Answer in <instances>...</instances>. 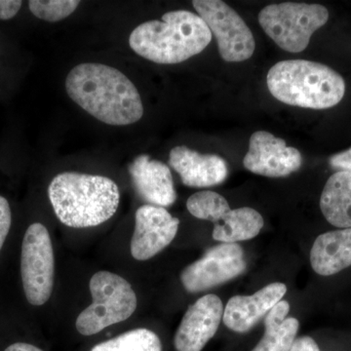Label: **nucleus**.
Listing matches in <instances>:
<instances>
[{
	"instance_id": "2",
	"label": "nucleus",
	"mask_w": 351,
	"mask_h": 351,
	"mask_svg": "<svg viewBox=\"0 0 351 351\" xmlns=\"http://www.w3.org/2000/svg\"><path fill=\"white\" fill-rule=\"evenodd\" d=\"M209 27L197 14L169 11L161 20L138 25L129 45L138 56L160 64L182 63L200 54L212 40Z\"/></svg>"
},
{
	"instance_id": "26",
	"label": "nucleus",
	"mask_w": 351,
	"mask_h": 351,
	"mask_svg": "<svg viewBox=\"0 0 351 351\" xmlns=\"http://www.w3.org/2000/svg\"><path fill=\"white\" fill-rule=\"evenodd\" d=\"M290 351H320L317 343L308 336L295 339Z\"/></svg>"
},
{
	"instance_id": "20",
	"label": "nucleus",
	"mask_w": 351,
	"mask_h": 351,
	"mask_svg": "<svg viewBox=\"0 0 351 351\" xmlns=\"http://www.w3.org/2000/svg\"><path fill=\"white\" fill-rule=\"evenodd\" d=\"M90 351H162V345L156 332L138 328L98 343Z\"/></svg>"
},
{
	"instance_id": "4",
	"label": "nucleus",
	"mask_w": 351,
	"mask_h": 351,
	"mask_svg": "<svg viewBox=\"0 0 351 351\" xmlns=\"http://www.w3.org/2000/svg\"><path fill=\"white\" fill-rule=\"evenodd\" d=\"M270 93L293 107L326 110L338 105L346 82L336 71L307 60H286L274 64L267 76Z\"/></svg>"
},
{
	"instance_id": "9",
	"label": "nucleus",
	"mask_w": 351,
	"mask_h": 351,
	"mask_svg": "<svg viewBox=\"0 0 351 351\" xmlns=\"http://www.w3.org/2000/svg\"><path fill=\"white\" fill-rule=\"evenodd\" d=\"M246 265L239 244L223 243L209 249L202 258L186 267L180 278L188 292H204L239 276Z\"/></svg>"
},
{
	"instance_id": "24",
	"label": "nucleus",
	"mask_w": 351,
	"mask_h": 351,
	"mask_svg": "<svg viewBox=\"0 0 351 351\" xmlns=\"http://www.w3.org/2000/svg\"><path fill=\"white\" fill-rule=\"evenodd\" d=\"M329 164L332 169L337 170V172L341 171L351 173V149L330 157Z\"/></svg>"
},
{
	"instance_id": "7",
	"label": "nucleus",
	"mask_w": 351,
	"mask_h": 351,
	"mask_svg": "<svg viewBox=\"0 0 351 351\" xmlns=\"http://www.w3.org/2000/svg\"><path fill=\"white\" fill-rule=\"evenodd\" d=\"M21 276L27 302L36 306L46 304L54 285L55 258L49 232L43 223H32L25 233Z\"/></svg>"
},
{
	"instance_id": "19",
	"label": "nucleus",
	"mask_w": 351,
	"mask_h": 351,
	"mask_svg": "<svg viewBox=\"0 0 351 351\" xmlns=\"http://www.w3.org/2000/svg\"><path fill=\"white\" fill-rule=\"evenodd\" d=\"M265 221L262 215L250 207L228 210L215 223L213 239L223 243H237L257 237Z\"/></svg>"
},
{
	"instance_id": "25",
	"label": "nucleus",
	"mask_w": 351,
	"mask_h": 351,
	"mask_svg": "<svg viewBox=\"0 0 351 351\" xmlns=\"http://www.w3.org/2000/svg\"><path fill=\"white\" fill-rule=\"evenodd\" d=\"M20 0H0V20H10L17 15L22 7Z\"/></svg>"
},
{
	"instance_id": "8",
	"label": "nucleus",
	"mask_w": 351,
	"mask_h": 351,
	"mask_svg": "<svg viewBox=\"0 0 351 351\" xmlns=\"http://www.w3.org/2000/svg\"><path fill=\"white\" fill-rule=\"evenodd\" d=\"M193 7L216 38L221 57L228 63H240L253 56L256 41L245 21L221 0H195Z\"/></svg>"
},
{
	"instance_id": "3",
	"label": "nucleus",
	"mask_w": 351,
	"mask_h": 351,
	"mask_svg": "<svg viewBox=\"0 0 351 351\" xmlns=\"http://www.w3.org/2000/svg\"><path fill=\"white\" fill-rule=\"evenodd\" d=\"M48 195L58 219L69 228L97 226L117 212L119 186L103 176L64 172L57 175L48 188Z\"/></svg>"
},
{
	"instance_id": "12",
	"label": "nucleus",
	"mask_w": 351,
	"mask_h": 351,
	"mask_svg": "<svg viewBox=\"0 0 351 351\" xmlns=\"http://www.w3.org/2000/svg\"><path fill=\"white\" fill-rule=\"evenodd\" d=\"M223 302L218 295H203L188 311L176 332L177 351H201L217 331L223 316Z\"/></svg>"
},
{
	"instance_id": "1",
	"label": "nucleus",
	"mask_w": 351,
	"mask_h": 351,
	"mask_svg": "<svg viewBox=\"0 0 351 351\" xmlns=\"http://www.w3.org/2000/svg\"><path fill=\"white\" fill-rule=\"evenodd\" d=\"M66 90L76 105L108 125H130L144 115L137 88L112 66L78 64L66 76Z\"/></svg>"
},
{
	"instance_id": "13",
	"label": "nucleus",
	"mask_w": 351,
	"mask_h": 351,
	"mask_svg": "<svg viewBox=\"0 0 351 351\" xmlns=\"http://www.w3.org/2000/svg\"><path fill=\"white\" fill-rule=\"evenodd\" d=\"M169 164L180 175L182 184L189 188H210L226 181L228 163L217 154H202L179 145L171 149Z\"/></svg>"
},
{
	"instance_id": "16",
	"label": "nucleus",
	"mask_w": 351,
	"mask_h": 351,
	"mask_svg": "<svg viewBox=\"0 0 351 351\" xmlns=\"http://www.w3.org/2000/svg\"><path fill=\"white\" fill-rule=\"evenodd\" d=\"M311 265L321 276H331L351 265V228L320 234L311 251Z\"/></svg>"
},
{
	"instance_id": "17",
	"label": "nucleus",
	"mask_w": 351,
	"mask_h": 351,
	"mask_svg": "<svg viewBox=\"0 0 351 351\" xmlns=\"http://www.w3.org/2000/svg\"><path fill=\"white\" fill-rule=\"evenodd\" d=\"M320 209L332 226L351 228V173L339 171L328 179L321 195Z\"/></svg>"
},
{
	"instance_id": "10",
	"label": "nucleus",
	"mask_w": 351,
	"mask_h": 351,
	"mask_svg": "<svg viewBox=\"0 0 351 351\" xmlns=\"http://www.w3.org/2000/svg\"><path fill=\"white\" fill-rule=\"evenodd\" d=\"M302 164L301 152L267 131H257L251 136L243 159L247 170L269 178L287 177L297 172Z\"/></svg>"
},
{
	"instance_id": "22",
	"label": "nucleus",
	"mask_w": 351,
	"mask_h": 351,
	"mask_svg": "<svg viewBox=\"0 0 351 351\" xmlns=\"http://www.w3.org/2000/svg\"><path fill=\"white\" fill-rule=\"evenodd\" d=\"M80 4L76 0H32L29 7L38 19L56 23L71 16Z\"/></svg>"
},
{
	"instance_id": "6",
	"label": "nucleus",
	"mask_w": 351,
	"mask_h": 351,
	"mask_svg": "<svg viewBox=\"0 0 351 351\" xmlns=\"http://www.w3.org/2000/svg\"><path fill=\"white\" fill-rule=\"evenodd\" d=\"M263 32L284 51L301 53L306 49L314 32L329 20V11L320 4H270L258 16Z\"/></svg>"
},
{
	"instance_id": "21",
	"label": "nucleus",
	"mask_w": 351,
	"mask_h": 351,
	"mask_svg": "<svg viewBox=\"0 0 351 351\" xmlns=\"http://www.w3.org/2000/svg\"><path fill=\"white\" fill-rule=\"evenodd\" d=\"M189 213L195 218L216 223L223 214L230 210L228 200L215 191L196 193L186 201Z\"/></svg>"
},
{
	"instance_id": "18",
	"label": "nucleus",
	"mask_w": 351,
	"mask_h": 351,
	"mask_svg": "<svg viewBox=\"0 0 351 351\" xmlns=\"http://www.w3.org/2000/svg\"><path fill=\"white\" fill-rule=\"evenodd\" d=\"M290 311L287 301H280L267 313L265 334L252 351H290L299 331V320L286 318Z\"/></svg>"
},
{
	"instance_id": "23",
	"label": "nucleus",
	"mask_w": 351,
	"mask_h": 351,
	"mask_svg": "<svg viewBox=\"0 0 351 351\" xmlns=\"http://www.w3.org/2000/svg\"><path fill=\"white\" fill-rule=\"evenodd\" d=\"M11 223H12V214H11L10 205L6 198L0 196V251L10 230Z\"/></svg>"
},
{
	"instance_id": "11",
	"label": "nucleus",
	"mask_w": 351,
	"mask_h": 351,
	"mask_svg": "<svg viewBox=\"0 0 351 351\" xmlns=\"http://www.w3.org/2000/svg\"><path fill=\"white\" fill-rule=\"evenodd\" d=\"M180 219L163 207L143 205L135 215V230L131 239V255L147 261L164 250L174 240Z\"/></svg>"
},
{
	"instance_id": "14",
	"label": "nucleus",
	"mask_w": 351,
	"mask_h": 351,
	"mask_svg": "<svg viewBox=\"0 0 351 351\" xmlns=\"http://www.w3.org/2000/svg\"><path fill=\"white\" fill-rule=\"evenodd\" d=\"M129 173L138 196L149 204L165 208L177 200L172 173L166 164L141 154L129 165Z\"/></svg>"
},
{
	"instance_id": "27",
	"label": "nucleus",
	"mask_w": 351,
	"mask_h": 351,
	"mask_svg": "<svg viewBox=\"0 0 351 351\" xmlns=\"http://www.w3.org/2000/svg\"><path fill=\"white\" fill-rule=\"evenodd\" d=\"M4 351H43L36 346L25 343H16L6 348Z\"/></svg>"
},
{
	"instance_id": "15",
	"label": "nucleus",
	"mask_w": 351,
	"mask_h": 351,
	"mask_svg": "<svg viewBox=\"0 0 351 351\" xmlns=\"http://www.w3.org/2000/svg\"><path fill=\"white\" fill-rule=\"evenodd\" d=\"M287 292L284 283L269 284L255 294L234 295L223 311V323L228 329L237 332H246L269 313Z\"/></svg>"
},
{
	"instance_id": "5",
	"label": "nucleus",
	"mask_w": 351,
	"mask_h": 351,
	"mask_svg": "<svg viewBox=\"0 0 351 351\" xmlns=\"http://www.w3.org/2000/svg\"><path fill=\"white\" fill-rule=\"evenodd\" d=\"M92 304L76 319L75 326L83 336L98 334L104 329L131 317L137 308V295L123 277L99 271L89 284Z\"/></svg>"
}]
</instances>
